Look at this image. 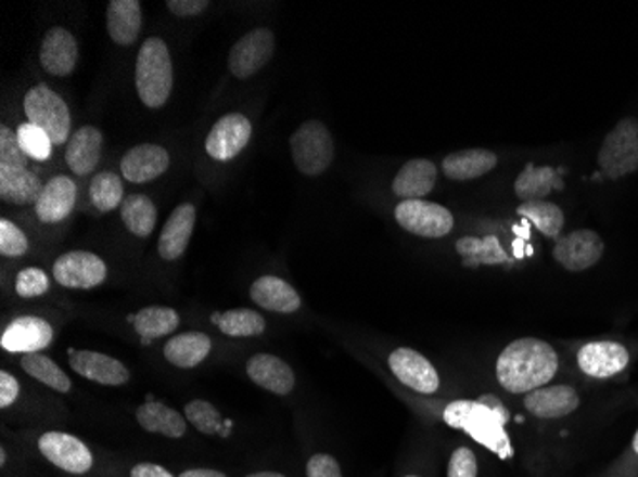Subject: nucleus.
<instances>
[{"instance_id": "f257e3e1", "label": "nucleus", "mask_w": 638, "mask_h": 477, "mask_svg": "<svg viewBox=\"0 0 638 477\" xmlns=\"http://www.w3.org/2000/svg\"><path fill=\"white\" fill-rule=\"evenodd\" d=\"M497 381L511 394H529L547 386L559 371V356L539 338H520L497 359Z\"/></svg>"}, {"instance_id": "f03ea898", "label": "nucleus", "mask_w": 638, "mask_h": 477, "mask_svg": "<svg viewBox=\"0 0 638 477\" xmlns=\"http://www.w3.org/2000/svg\"><path fill=\"white\" fill-rule=\"evenodd\" d=\"M489 399L492 403H487V398H482L480 401H467V399L454 401L446 407L444 421L451 428L467 431L478 441L480 446L487 447L497 456L511 459V439L505 431L509 414L503 407L499 405L497 399L492 396Z\"/></svg>"}, {"instance_id": "7ed1b4c3", "label": "nucleus", "mask_w": 638, "mask_h": 477, "mask_svg": "<svg viewBox=\"0 0 638 477\" xmlns=\"http://www.w3.org/2000/svg\"><path fill=\"white\" fill-rule=\"evenodd\" d=\"M135 82L145 107L160 109L167 104L173 92L175 72L165 40L160 37L144 40L136 57Z\"/></svg>"}, {"instance_id": "20e7f679", "label": "nucleus", "mask_w": 638, "mask_h": 477, "mask_svg": "<svg viewBox=\"0 0 638 477\" xmlns=\"http://www.w3.org/2000/svg\"><path fill=\"white\" fill-rule=\"evenodd\" d=\"M291 153L301 175H323L335 159V143L329 128L319 120H306L291 136Z\"/></svg>"}, {"instance_id": "39448f33", "label": "nucleus", "mask_w": 638, "mask_h": 477, "mask_svg": "<svg viewBox=\"0 0 638 477\" xmlns=\"http://www.w3.org/2000/svg\"><path fill=\"white\" fill-rule=\"evenodd\" d=\"M24 109L27 123L47 132L54 145H64L69 142L72 113L64 100L52 88L37 85L31 90H27Z\"/></svg>"}, {"instance_id": "423d86ee", "label": "nucleus", "mask_w": 638, "mask_h": 477, "mask_svg": "<svg viewBox=\"0 0 638 477\" xmlns=\"http://www.w3.org/2000/svg\"><path fill=\"white\" fill-rule=\"evenodd\" d=\"M602 172L617 180L638 170V120L633 117L620 120L604 138L599 152Z\"/></svg>"}, {"instance_id": "0eeeda50", "label": "nucleus", "mask_w": 638, "mask_h": 477, "mask_svg": "<svg viewBox=\"0 0 638 477\" xmlns=\"http://www.w3.org/2000/svg\"><path fill=\"white\" fill-rule=\"evenodd\" d=\"M396 222L417 237H446L454 230V215L442 205L424 199L401 201L396 210Z\"/></svg>"}, {"instance_id": "6e6552de", "label": "nucleus", "mask_w": 638, "mask_h": 477, "mask_svg": "<svg viewBox=\"0 0 638 477\" xmlns=\"http://www.w3.org/2000/svg\"><path fill=\"white\" fill-rule=\"evenodd\" d=\"M276 50V37L270 29L258 27L243 35L228 57V67L235 79H251L270 62Z\"/></svg>"}, {"instance_id": "1a4fd4ad", "label": "nucleus", "mask_w": 638, "mask_h": 477, "mask_svg": "<svg viewBox=\"0 0 638 477\" xmlns=\"http://www.w3.org/2000/svg\"><path fill=\"white\" fill-rule=\"evenodd\" d=\"M54 279L65 288H94L107 278V266L100 256L88 250H73L60 256L54 268Z\"/></svg>"}, {"instance_id": "9d476101", "label": "nucleus", "mask_w": 638, "mask_h": 477, "mask_svg": "<svg viewBox=\"0 0 638 477\" xmlns=\"http://www.w3.org/2000/svg\"><path fill=\"white\" fill-rule=\"evenodd\" d=\"M253 134V125L243 113H230L224 115L222 119L215 123L210 128L207 140H205V150H207L210 159L232 160L247 147L248 140Z\"/></svg>"}, {"instance_id": "9b49d317", "label": "nucleus", "mask_w": 638, "mask_h": 477, "mask_svg": "<svg viewBox=\"0 0 638 477\" xmlns=\"http://www.w3.org/2000/svg\"><path fill=\"white\" fill-rule=\"evenodd\" d=\"M604 255V241L597 231H572L566 237L559 238L552 256L567 271H585L597 266Z\"/></svg>"}, {"instance_id": "f8f14e48", "label": "nucleus", "mask_w": 638, "mask_h": 477, "mask_svg": "<svg viewBox=\"0 0 638 477\" xmlns=\"http://www.w3.org/2000/svg\"><path fill=\"white\" fill-rule=\"evenodd\" d=\"M42 456L69 474H87L92 468V453L79 438L64 431H47L39 439Z\"/></svg>"}, {"instance_id": "ddd939ff", "label": "nucleus", "mask_w": 638, "mask_h": 477, "mask_svg": "<svg viewBox=\"0 0 638 477\" xmlns=\"http://www.w3.org/2000/svg\"><path fill=\"white\" fill-rule=\"evenodd\" d=\"M388 365L394 376L407 388L419 394H434L439 388V374L429 359L411 348H398L391 353Z\"/></svg>"}, {"instance_id": "4468645a", "label": "nucleus", "mask_w": 638, "mask_h": 477, "mask_svg": "<svg viewBox=\"0 0 638 477\" xmlns=\"http://www.w3.org/2000/svg\"><path fill=\"white\" fill-rule=\"evenodd\" d=\"M54 338V331L49 321L42 318H33L24 315L10 323L4 333L0 336V346L2 350L10 353H39V351L49 348Z\"/></svg>"}, {"instance_id": "2eb2a0df", "label": "nucleus", "mask_w": 638, "mask_h": 477, "mask_svg": "<svg viewBox=\"0 0 638 477\" xmlns=\"http://www.w3.org/2000/svg\"><path fill=\"white\" fill-rule=\"evenodd\" d=\"M79 60V47L72 31L52 27L40 42V65L52 77L72 75Z\"/></svg>"}, {"instance_id": "dca6fc26", "label": "nucleus", "mask_w": 638, "mask_h": 477, "mask_svg": "<svg viewBox=\"0 0 638 477\" xmlns=\"http://www.w3.org/2000/svg\"><path fill=\"white\" fill-rule=\"evenodd\" d=\"M170 165V155L157 143H142L125 153L120 159V175L132 183H148L165 175Z\"/></svg>"}, {"instance_id": "f3484780", "label": "nucleus", "mask_w": 638, "mask_h": 477, "mask_svg": "<svg viewBox=\"0 0 638 477\" xmlns=\"http://www.w3.org/2000/svg\"><path fill=\"white\" fill-rule=\"evenodd\" d=\"M69 365L75 373L104 386H123L130 381L127 366L119 359L88 350H67Z\"/></svg>"}, {"instance_id": "a211bd4d", "label": "nucleus", "mask_w": 638, "mask_h": 477, "mask_svg": "<svg viewBox=\"0 0 638 477\" xmlns=\"http://www.w3.org/2000/svg\"><path fill=\"white\" fill-rule=\"evenodd\" d=\"M577 363L583 373L595 378H610L629 365V351L617 343L585 344L577 353Z\"/></svg>"}, {"instance_id": "6ab92c4d", "label": "nucleus", "mask_w": 638, "mask_h": 477, "mask_svg": "<svg viewBox=\"0 0 638 477\" xmlns=\"http://www.w3.org/2000/svg\"><path fill=\"white\" fill-rule=\"evenodd\" d=\"M77 203V185L67 176H54L44 183L35 212L44 223H58L72 215Z\"/></svg>"}, {"instance_id": "aec40b11", "label": "nucleus", "mask_w": 638, "mask_h": 477, "mask_svg": "<svg viewBox=\"0 0 638 477\" xmlns=\"http://www.w3.org/2000/svg\"><path fill=\"white\" fill-rule=\"evenodd\" d=\"M195 207L192 203H184L173 210L167 222L163 225L160 235V256L167 262H175L184 255L186 248L190 245L193 228H195Z\"/></svg>"}, {"instance_id": "412c9836", "label": "nucleus", "mask_w": 638, "mask_h": 477, "mask_svg": "<svg viewBox=\"0 0 638 477\" xmlns=\"http://www.w3.org/2000/svg\"><path fill=\"white\" fill-rule=\"evenodd\" d=\"M104 150V136L97 127L79 128L65 147V163L73 175L87 176L97 170Z\"/></svg>"}, {"instance_id": "4be33fe9", "label": "nucleus", "mask_w": 638, "mask_h": 477, "mask_svg": "<svg viewBox=\"0 0 638 477\" xmlns=\"http://www.w3.org/2000/svg\"><path fill=\"white\" fill-rule=\"evenodd\" d=\"M247 374L256 386L276 396H288L295 388V373L283 359L270 353H256L247 361Z\"/></svg>"}, {"instance_id": "5701e85b", "label": "nucleus", "mask_w": 638, "mask_h": 477, "mask_svg": "<svg viewBox=\"0 0 638 477\" xmlns=\"http://www.w3.org/2000/svg\"><path fill=\"white\" fill-rule=\"evenodd\" d=\"M524 403L537 418H562L579 407V396L572 386L559 384L529 391Z\"/></svg>"}, {"instance_id": "b1692460", "label": "nucleus", "mask_w": 638, "mask_h": 477, "mask_svg": "<svg viewBox=\"0 0 638 477\" xmlns=\"http://www.w3.org/2000/svg\"><path fill=\"white\" fill-rule=\"evenodd\" d=\"M438 178V168L429 159H413L399 168L398 175L392 182L394 195L399 199H423L429 195Z\"/></svg>"}, {"instance_id": "393cba45", "label": "nucleus", "mask_w": 638, "mask_h": 477, "mask_svg": "<svg viewBox=\"0 0 638 477\" xmlns=\"http://www.w3.org/2000/svg\"><path fill=\"white\" fill-rule=\"evenodd\" d=\"M251 298L260 308L276 313H295L301 310L303 300L288 281L276 275H264L251 285Z\"/></svg>"}, {"instance_id": "a878e982", "label": "nucleus", "mask_w": 638, "mask_h": 477, "mask_svg": "<svg viewBox=\"0 0 638 477\" xmlns=\"http://www.w3.org/2000/svg\"><path fill=\"white\" fill-rule=\"evenodd\" d=\"M39 176L27 167L0 165V197L14 205H35L42 191Z\"/></svg>"}, {"instance_id": "bb28decb", "label": "nucleus", "mask_w": 638, "mask_h": 477, "mask_svg": "<svg viewBox=\"0 0 638 477\" xmlns=\"http://www.w3.org/2000/svg\"><path fill=\"white\" fill-rule=\"evenodd\" d=\"M142 29V4L138 0H112L107 4V31L115 44L130 47Z\"/></svg>"}, {"instance_id": "cd10ccee", "label": "nucleus", "mask_w": 638, "mask_h": 477, "mask_svg": "<svg viewBox=\"0 0 638 477\" xmlns=\"http://www.w3.org/2000/svg\"><path fill=\"white\" fill-rule=\"evenodd\" d=\"M497 155L489 150H463L449 153L442 163V168L449 180L467 182L492 172L497 167Z\"/></svg>"}, {"instance_id": "c85d7f7f", "label": "nucleus", "mask_w": 638, "mask_h": 477, "mask_svg": "<svg viewBox=\"0 0 638 477\" xmlns=\"http://www.w3.org/2000/svg\"><path fill=\"white\" fill-rule=\"evenodd\" d=\"M136 421L145 431L161 434L165 438L178 439L186 434L184 416L161 401H153L152 398H148L144 405L138 407Z\"/></svg>"}, {"instance_id": "c756f323", "label": "nucleus", "mask_w": 638, "mask_h": 477, "mask_svg": "<svg viewBox=\"0 0 638 477\" xmlns=\"http://www.w3.org/2000/svg\"><path fill=\"white\" fill-rule=\"evenodd\" d=\"M210 350H213V343L207 334L182 333L176 334L165 344L163 356L175 366L193 369L208 358Z\"/></svg>"}, {"instance_id": "7c9ffc66", "label": "nucleus", "mask_w": 638, "mask_h": 477, "mask_svg": "<svg viewBox=\"0 0 638 477\" xmlns=\"http://www.w3.org/2000/svg\"><path fill=\"white\" fill-rule=\"evenodd\" d=\"M120 220L136 237H150L157 225V207L148 195H128L119 207Z\"/></svg>"}, {"instance_id": "2f4dec72", "label": "nucleus", "mask_w": 638, "mask_h": 477, "mask_svg": "<svg viewBox=\"0 0 638 477\" xmlns=\"http://www.w3.org/2000/svg\"><path fill=\"white\" fill-rule=\"evenodd\" d=\"M132 325H135L136 333L142 336L144 344H150L155 338L175 333L176 328L180 326V315H178V311L167 308V306H150V308H144L136 313L132 318Z\"/></svg>"}, {"instance_id": "473e14b6", "label": "nucleus", "mask_w": 638, "mask_h": 477, "mask_svg": "<svg viewBox=\"0 0 638 477\" xmlns=\"http://www.w3.org/2000/svg\"><path fill=\"white\" fill-rule=\"evenodd\" d=\"M559 185L557 170L549 167H535L527 163L514 182V193L522 203L532 201H545V197Z\"/></svg>"}, {"instance_id": "72a5a7b5", "label": "nucleus", "mask_w": 638, "mask_h": 477, "mask_svg": "<svg viewBox=\"0 0 638 477\" xmlns=\"http://www.w3.org/2000/svg\"><path fill=\"white\" fill-rule=\"evenodd\" d=\"M457 253L463 256L464 266L476 268L482 263L509 262V256L494 235L489 237H463L457 241Z\"/></svg>"}, {"instance_id": "f704fd0d", "label": "nucleus", "mask_w": 638, "mask_h": 477, "mask_svg": "<svg viewBox=\"0 0 638 477\" xmlns=\"http://www.w3.org/2000/svg\"><path fill=\"white\" fill-rule=\"evenodd\" d=\"M22 369L29 376H33L35 381L42 382L44 386H49L52 390L60 391V394H67V391L72 390L69 376L47 356L27 353L25 358H22Z\"/></svg>"}, {"instance_id": "c9c22d12", "label": "nucleus", "mask_w": 638, "mask_h": 477, "mask_svg": "<svg viewBox=\"0 0 638 477\" xmlns=\"http://www.w3.org/2000/svg\"><path fill=\"white\" fill-rule=\"evenodd\" d=\"M90 199L100 212H112L120 207L125 201V188L119 175H115L112 170H104L94 176L90 182Z\"/></svg>"}, {"instance_id": "e433bc0d", "label": "nucleus", "mask_w": 638, "mask_h": 477, "mask_svg": "<svg viewBox=\"0 0 638 477\" xmlns=\"http://www.w3.org/2000/svg\"><path fill=\"white\" fill-rule=\"evenodd\" d=\"M519 215L532 220L535 228L541 231L547 237H559L560 231L564 228V215L559 205L549 201H532L522 203L519 207Z\"/></svg>"}, {"instance_id": "4c0bfd02", "label": "nucleus", "mask_w": 638, "mask_h": 477, "mask_svg": "<svg viewBox=\"0 0 638 477\" xmlns=\"http://www.w3.org/2000/svg\"><path fill=\"white\" fill-rule=\"evenodd\" d=\"M215 321L224 334L235 336V338L260 336L266 331V321L263 315L247 308L224 311L222 315H215Z\"/></svg>"}, {"instance_id": "58836bf2", "label": "nucleus", "mask_w": 638, "mask_h": 477, "mask_svg": "<svg viewBox=\"0 0 638 477\" xmlns=\"http://www.w3.org/2000/svg\"><path fill=\"white\" fill-rule=\"evenodd\" d=\"M186 421L193 424V428L200 429L201 434L207 436H215L222 431V416L216 411L215 405H210L208 401L203 399H195L186 405Z\"/></svg>"}, {"instance_id": "ea45409f", "label": "nucleus", "mask_w": 638, "mask_h": 477, "mask_svg": "<svg viewBox=\"0 0 638 477\" xmlns=\"http://www.w3.org/2000/svg\"><path fill=\"white\" fill-rule=\"evenodd\" d=\"M16 132L20 145H22V150L29 159H49L54 143H52L47 132H42L39 127H35L31 123H24L22 127L17 128Z\"/></svg>"}, {"instance_id": "a19ab883", "label": "nucleus", "mask_w": 638, "mask_h": 477, "mask_svg": "<svg viewBox=\"0 0 638 477\" xmlns=\"http://www.w3.org/2000/svg\"><path fill=\"white\" fill-rule=\"evenodd\" d=\"M29 250V238L24 231L17 228L16 223L10 222L7 218L0 220V253L10 258H20L27 255Z\"/></svg>"}, {"instance_id": "79ce46f5", "label": "nucleus", "mask_w": 638, "mask_h": 477, "mask_svg": "<svg viewBox=\"0 0 638 477\" xmlns=\"http://www.w3.org/2000/svg\"><path fill=\"white\" fill-rule=\"evenodd\" d=\"M50 279L39 268H25L16 278V293L22 298H35L49 293Z\"/></svg>"}, {"instance_id": "37998d69", "label": "nucleus", "mask_w": 638, "mask_h": 477, "mask_svg": "<svg viewBox=\"0 0 638 477\" xmlns=\"http://www.w3.org/2000/svg\"><path fill=\"white\" fill-rule=\"evenodd\" d=\"M29 157L25 155L17 132H12V128L2 125L0 127V165H14V167H27Z\"/></svg>"}, {"instance_id": "c03bdc74", "label": "nucleus", "mask_w": 638, "mask_h": 477, "mask_svg": "<svg viewBox=\"0 0 638 477\" xmlns=\"http://www.w3.org/2000/svg\"><path fill=\"white\" fill-rule=\"evenodd\" d=\"M447 477H478V464L471 449H455L447 468Z\"/></svg>"}, {"instance_id": "a18cd8bd", "label": "nucleus", "mask_w": 638, "mask_h": 477, "mask_svg": "<svg viewBox=\"0 0 638 477\" xmlns=\"http://www.w3.org/2000/svg\"><path fill=\"white\" fill-rule=\"evenodd\" d=\"M308 477H343L339 462L331 454H314L306 464Z\"/></svg>"}, {"instance_id": "49530a36", "label": "nucleus", "mask_w": 638, "mask_h": 477, "mask_svg": "<svg viewBox=\"0 0 638 477\" xmlns=\"http://www.w3.org/2000/svg\"><path fill=\"white\" fill-rule=\"evenodd\" d=\"M208 7V0H167V9L178 17L200 16Z\"/></svg>"}, {"instance_id": "de8ad7c7", "label": "nucleus", "mask_w": 638, "mask_h": 477, "mask_svg": "<svg viewBox=\"0 0 638 477\" xmlns=\"http://www.w3.org/2000/svg\"><path fill=\"white\" fill-rule=\"evenodd\" d=\"M20 396V384L12 374L2 371L0 373V407L7 409L12 405Z\"/></svg>"}, {"instance_id": "09e8293b", "label": "nucleus", "mask_w": 638, "mask_h": 477, "mask_svg": "<svg viewBox=\"0 0 638 477\" xmlns=\"http://www.w3.org/2000/svg\"><path fill=\"white\" fill-rule=\"evenodd\" d=\"M130 477H175L168 469L163 468L160 464H150V462H142L136 464Z\"/></svg>"}, {"instance_id": "8fccbe9b", "label": "nucleus", "mask_w": 638, "mask_h": 477, "mask_svg": "<svg viewBox=\"0 0 638 477\" xmlns=\"http://www.w3.org/2000/svg\"><path fill=\"white\" fill-rule=\"evenodd\" d=\"M180 477H226L222 472L216 469H188Z\"/></svg>"}, {"instance_id": "3c124183", "label": "nucleus", "mask_w": 638, "mask_h": 477, "mask_svg": "<svg viewBox=\"0 0 638 477\" xmlns=\"http://www.w3.org/2000/svg\"><path fill=\"white\" fill-rule=\"evenodd\" d=\"M247 477H285L283 474H278V472H258V474H251Z\"/></svg>"}, {"instance_id": "603ef678", "label": "nucleus", "mask_w": 638, "mask_h": 477, "mask_svg": "<svg viewBox=\"0 0 638 477\" xmlns=\"http://www.w3.org/2000/svg\"><path fill=\"white\" fill-rule=\"evenodd\" d=\"M0 464H2V466L7 464V453H4V449H0Z\"/></svg>"}, {"instance_id": "864d4df0", "label": "nucleus", "mask_w": 638, "mask_h": 477, "mask_svg": "<svg viewBox=\"0 0 638 477\" xmlns=\"http://www.w3.org/2000/svg\"><path fill=\"white\" fill-rule=\"evenodd\" d=\"M633 449H635V453L638 454V429L637 434H635V439H633Z\"/></svg>"}, {"instance_id": "5fc2aeb1", "label": "nucleus", "mask_w": 638, "mask_h": 477, "mask_svg": "<svg viewBox=\"0 0 638 477\" xmlns=\"http://www.w3.org/2000/svg\"><path fill=\"white\" fill-rule=\"evenodd\" d=\"M407 477H417V476H407Z\"/></svg>"}]
</instances>
